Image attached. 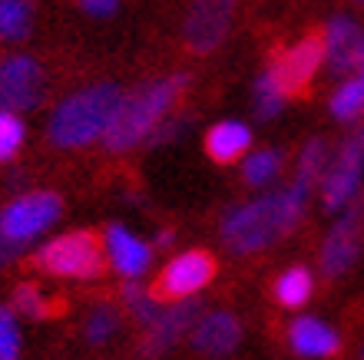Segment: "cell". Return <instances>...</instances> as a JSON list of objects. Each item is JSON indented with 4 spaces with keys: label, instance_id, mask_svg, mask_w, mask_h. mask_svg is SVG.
<instances>
[{
    "label": "cell",
    "instance_id": "cell-14",
    "mask_svg": "<svg viewBox=\"0 0 364 360\" xmlns=\"http://www.w3.org/2000/svg\"><path fill=\"white\" fill-rule=\"evenodd\" d=\"M242 341V324L239 317H232L225 311L199 314V321L192 324V347L205 357H225L235 351V344Z\"/></svg>",
    "mask_w": 364,
    "mask_h": 360
},
{
    "label": "cell",
    "instance_id": "cell-5",
    "mask_svg": "<svg viewBox=\"0 0 364 360\" xmlns=\"http://www.w3.org/2000/svg\"><path fill=\"white\" fill-rule=\"evenodd\" d=\"M63 215V202L57 192H30L20 195L0 212V235H7L10 241L27 248L30 241H37L43 231L60 222Z\"/></svg>",
    "mask_w": 364,
    "mask_h": 360
},
{
    "label": "cell",
    "instance_id": "cell-2",
    "mask_svg": "<svg viewBox=\"0 0 364 360\" xmlns=\"http://www.w3.org/2000/svg\"><path fill=\"white\" fill-rule=\"evenodd\" d=\"M186 86H189V76L173 73V76L149 80V83H143L136 93L123 96L113 123H109V129L103 133L106 152H129L139 143H146V139L169 119L173 106L179 103V96L186 93Z\"/></svg>",
    "mask_w": 364,
    "mask_h": 360
},
{
    "label": "cell",
    "instance_id": "cell-21",
    "mask_svg": "<svg viewBox=\"0 0 364 360\" xmlns=\"http://www.w3.org/2000/svg\"><path fill=\"white\" fill-rule=\"evenodd\" d=\"M285 103H288L285 86H282V80L275 76V70L269 67L255 80V113H259L262 119H275Z\"/></svg>",
    "mask_w": 364,
    "mask_h": 360
},
{
    "label": "cell",
    "instance_id": "cell-17",
    "mask_svg": "<svg viewBox=\"0 0 364 360\" xmlns=\"http://www.w3.org/2000/svg\"><path fill=\"white\" fill-rule=\"evenodd\" d=\"M252 146V129L245 123H235V119H225V123H215L205 133V156L219 165H232L239 162Z\"/></svg>",
    "mask_w": 364,
    "mask_h": 360
},
{
    "label": "cell",
    "instance_id": "cell-30",
    "mask_svg": "<svg viewBox=\"0 0 364 360\" xmlns=\"http://www.w3.org/2000/svg\"><path fill=\"white\" fill-rule=\"evenodd\" d=\"M20 251H23V245H17V241H10L7 235H0V268L10 265V261H14V258H17Z\"/></svg>",
    "mask_w": 364,
    "mask_h": 360
},
{
    "label": "cell",
    "instance_id": "cell-6",
    "mask_svg": "<svg viewBox=\"0 0 364 360\" xmlns=\"http://www.w3.org/2000/svg\"><path fill=\"white\" fill-rule=\"evenodd\" d=\"M361 175H364V129H355L341 143L335 162L325 169V182H321L325 209L341 212L345 205H351L358 199V192H361Z\"/></svg>",
    "mask_w": 364,
    "mask_h": 360
},
{
    "label": "cell",
    "instance_id": "cell-18",
    "mask_svg": "<svg viewBox=\"0 0 364 360\" xmlns=\"http://www.w3.org/2000/svg\"><path fill=\"white\" fill-rule=\"evenodd\" d=\"M311 291H315V278L301 265L288 268L285 275H278V281H275V301L282 307H301L311 298Z\"/></svg>",
    "mask_w": 364,
    "mask_h": 360
},
{
    "label": "cell",
    "instance_id": "cell-24",
    "mask_svg": "<svg viewBox=\"0 0 364 360\" xmlns=\"http://www.w3.org/2000/svg\"><path fill=\"white\" fill-rule=\"evenodd\" d=\"M123 301L129 307L139 324H149L159 314V298H156L153 288H143L139 285V278H126V288H123Z\"/></svg>",
    "mask_w": 364,
    "mask_h": 360
},
{
    "label": "cell",
    "instance_id": "cell-11",
    "mask_svg": "<svg viewBox=\"0 0 364 360\" xmlns=\"http://www.w3.org/2000/svg\"><path fill=\"white\" fill-rule=\"evenodd\" d=\"M199 301H189V298H179L173 307H159L153 321L146 324L143 344H139V354L143 357H163L166 351H173L176 344L182 341V334L192 331V324L199 321Z\"/></svg>",
    "mask_w": 364,
    "mask_h": 360
},
{
    "label": "cell",
    "instance_id": "cell-27",
    "mask_svg": "<svg viewBox=\"0 0 364 360\" xmlns=\"http://www.w3.org/2000/svg\"><path fill=\"white\" fill-rule=\"evenodd\" d=\"M14 304H17V311L23 314V317H30V321H43V317L53 314V304L33 285H20L17 291H14Z\"/></svg>",
    "mask_w": 364,
    "mask_h": 360
},
{
    "label": "cell",
    "instance_id": "cell-12",
    "mask_svg": "<svg viewBox=\"0 0 364 360\" xmlns=\"http://www.w3.org/2000/svg\"><path fill=\"white\" fill-rule=\"evenodd\" d=\"M321 63H325V40L305 37V40H298L295 47L282 50V53L272 60V70H275V76L282 80L285 93L298 96L311 86V80H315Z\"/></svg>",
    "mask_w": 364,
    "mask_h": 360
},
{
    "label": "cell",
    "instance_id": "cell-20",
    "mask_svg": "<svg viewBox=\"0 0 364 360\" xmlns=\"http://www.w3.org/2000/svg\"><path fill=\"white\" fill-rule=\"evenodd\" d=\"M33 27V4L30 0H0V40H23Z\"/></svg>",
    "mask_w": 364,
    "mask_h": 360
},
{
    "label": "cell",
    "instance_id": "cell-3",
    "mask_svg": "<svg viewBox=\"0 0 364 360\" xmlns=\"http://www.w3.org/2000/svg\"><path fill=\"white\" fill-rule=\"evenodd\" d=\"M123 96L126 93L116 83H93L80 93L67 96L50 116L47 139L57 149H83V146L103 139Z\"/></svg>",
    "mask_w": 364,
    "mask_h": 360
},
{
    "label": "cell",
    "instance_id": "cell-28",
    "mask_svg": "<svg viewBox=\"0 0 364 360\" xmlns=\"http://www.w3.org/2000/svg\"><path fill=\"white\" fill-rule=\"evenodd\" d=\"M20 357V327L10 307H0V360Z\"/></svg>",
    "mask_w": 364,
    "mask_h": 360
},
{
    "label": "cell",
    "instance_id": "cell-7",
    "mask_svg": "<svg viewBox=\"0 0 364 360\" xmlns=\"http://www.w3.org/2000/svg\"><path fill=\"white\" fill-rule=\"evenodd\" d=\"M239 0H192L186 23H182V40L192 53H212L222 40L229 37V27L235 20Z\"/></svg>",
    "mask_w": 364,
    "mask_h": 360
},
{
    "label": "cell",
    "instance_id": "cell-31",
    "mask_svg": "<svg viewBox=\"0 0 364 360\" xmlns=\"http://www.w3.org/2000/svg\"><path fill=\"white\" fill-rule=\"evenodd\" d=\"M173 241H176L173 231H159V235H156V248H169Z\"/></svg>",
    "mask_w": 364,
    "mask_h": 360
},
{
    "label": "cell",
    "instance_id": "cell-32",
    "mask_svg": "<svg viewBox=\"0 0 364 360\" xmlns=\"http://www.w3.org/2000/svg\"><path fill=\"white\" fill-rule=\"evenodd\" d=\"M358 76H364V63H361V73H358Z\"/></svg>",
    "mask_w": 364,
    "mask_h": 360
},
{
    "label": "cell",
    "instance_id": "cell-22",
    "mask_svg": "<svg viewBox=\"0 0 364 360\" xmlns=\"http://www.w3.org/2000/svg\"><path fill=\"white\" fill-rule=\"evenodd\" d=\"M325 169H328V146H325V139H311V143L301 149V156H298L295 179L291 182L305 185V189H315V182L325 179Z\"/></svg>",
    "mask_w": 364,
    "mask_h": 360
},
{
    "label": "cell",
    "instance_id": "cell-9",
    "mask_svg": "<svg viewBox=\"0 0 364 360\" xmlns=\"http://www.w3.org/2000/svg\"><path fill=\"white\" fill-rule=\"evenodd\" d=\"M364 241V202H351L341 209V222L328 231L321 245V271L328 278H341L351 271V265L361 255Z\"/></svg>",
    "mask_w": 364,
    "mask_h": 360
},
{
    "label": "cell",
    "instance_id": "cell-15",
    "mask_svg": "<svg viewBox=\"0 0 364 360\" xmlns=\"http://www.w3.org/2000/svg\"><path fill=\"white\" fill-rule=\"evenodd\" d=\"M106 258L123 278H143L153 265V248L133 231H126L123 225H109L106 228Z\"/></svg>",
    "mask_w": 364,
    "mask_h": 360
},
{
    "label": "cell",
    "instance_id": "cell-4",
    "mask_svg": "<svg viewBox=\"0 0 364 360\" xmlns=\"http://www.w3.org/2000/svg\"><path fill=\"white\" fill-rule=\"evenodd\" d=\"M33 265L47 275L90 281V278L103 275V241L93 231H67L37 248Z\"/></svg>",
    "mask_w": 364,
    "mask_h": 360
},
{
    "label": "cell",
    "instance_id": "cell-16",
    "mask_svg": "<svg viewBox=\"0 0 364 360\" xmlns=\"http://www.w3.org/2000/svg\"><path fill=\"white\" fill-rule=\"evenodd\" d=\"M288 344L298 357H335L341 351V337L335 334V327H328L325 321H315V317H298L288 331Z\"/></svg>",
    "mask_w": 364,
    "mask_h": 360
},
{
    "label": "cell",
    "instance_id": "cell-19",
    "mask_svg": "<svg viewBox=\"0 0 364 360\" xmlns=\"http://www.w3.org/2000/svg\"><path fill=\"white\" fill-rule=\"evenodd\" d=\"M282 165H285V159H282L278 149L252 152L249 159L242 162V179L249 182L252 189H265V185H272L282 175Z\"/></svg>",
    "mask_w": 364,
    "mask_h": 360
},
{
    "label": "cell",
    "instance_id": "cell-10",
    "mask_svg": "<svg viewBox=\"0 0 364 360\" xmlns=\"http://www.w3.org/2000/svg\"><path fill=\"white\" fill-rule=\"evenodd\" d=\"M212 275H215V258H212L209 251L192 248V251L173 258V261L163 268V275H159V281L153 285V291L159 301H179V298L199 294L202 288L212 281Z\"/></svg>",
    "mask_w": 364,
    "mask_h": 360
},
{
    "label": "cell",
    "instance_id": "cell-25",
    "mask_svg": "<svg viewBox=\"0 0 364 360\" xmlns=\"http://www.w3.org/2000/svg\"><path fill=\"white\" fill-rule=\"evenodd\" d=\"M23 139H27L23 119L10 109H0V162L17 159V152L23 149Z\"/></svg>",
    "mask_w": 364,
    "mask_h": 360
},
{
    "label": "cell",
    "instance_id": "cell-33",
    "mask_svg": "<svg viewBox=\"0 0 364 360\" xmlns=\"http://www.w3.org/2000/svg\"><path fill=\"white\" fill-rule=\"evenodd\" d=\"M361 357H364V351H361Z\"/></svg>",
    "mask_w": 364,
    "mask_h": 360
},
{
    "label": "cell",
    "instance_id": "cell-23",
    "mask_svg": "<svg viewBox=\"0 0 364 360\" xmlns=\"http://www.w3.org/2000/svg\"><path fill=\"white\" fill-rule=\"evenodd\" d=\"M364 113V76H351L331 96V116L341 123H351Z\"/></svg>",
    "mask_w": 364,
    "mask_h": 360
},
{
    "label": "cell",
    "instance_id": "cell-29",
    "mask_svg": "<svg viewBox=\"0 0 364 360\" xmlns=\"http://www.w3.org/2000/svg\"><path fill=\"white\" fill-rule=\"evenodd\" d=\"M80 7L87 10L90 17H109V13H116L119 0H80Z\"/></svg>",
    "mask_w": 364,
    "mask_h": 360
},
{
    "label": "cell",
    "instance_id": "cell-26",
    "mask_svg": "<svg viewBox=\"0 0 364 360\" xmlns=\"http://www.w3.org/2000/svg\"><path fill=\"white\" fill-rule=\"evenodd\" d=\"M116 327H119V317H116V311L109 307V304H100V307H93V314L87 317V327H83V334H87V341L93 344V347H103V344L116 334Z\"/></svg>",
    "mask_w": 364,
    "mask_h": 360
},
{
    "label": "cell",
    "instance_id": "cell-8",
    "mask_svg": "<svg viewBox=\"0 0 364 360\" xmlns=\"http://www.w3.org/2000/svg\"><path fill=\"white\" fill-rule=\"evenodd\" d=\"M43 99V67L27 53L0 60V109L30 113Z\"/></svg>",
    "mask_w": 364,
    "mask_h": 360
},
{
    "label": "cell",
    "instance_id": "cell-13",
    "mask_svg": "<svg viewBox=\"0 0 364 360\" xmlns=\"http://www.w3.org/2000/svg\"><path fill=\"white\" fill-rule=\"evenodd\" d=\"M325 63L335 73H351L364 63V30L351 17H335L325 30Z\"/></svg>",
    "mask_w": 364,
    "mask_h": 360
},
{
    "label": "cell",
    "instance_id": "cell-1",
    "mask_svg": "<svg viewBox=\"0 0 364 360\" xmlns=\"http://www.w3.org/2000/svg\"><path fill=\"white\" fill-rule=\"evenodd\" d=\"M308 195H311V189L291 182L288 189L275 192V195L229 209L219 228L225 248L235 255H255V251L272 248L278 238H285L305 218Z\"/></svg>",
    "mask_w": 364,
    "mask_h": 360
}]
</instances>
